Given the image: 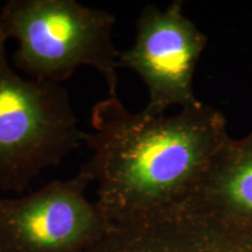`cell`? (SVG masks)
<instances>
[{
    "label": "cell",
    "instance_id": "cell-1",
    "mask_svg": "<svg viewBox=\"0 0 252 252\" xmlns=\"http://www.w3.org/2000/svg\"><path fill=\"white\" fill-rule=\"evenodd\" d=\"M83 133L93 156L81 167L97 184V206L110 225L174 202L188 193L230 139L223 113L201 102L173 116L132 113L108 96Z\"/></svg>",
    "mask_w": 252,
    "mask_h": 252
},
{
    "label": "cell",
    "instance_id": "cell-2",
    "mask_svg": "<svg viewBox=\"0 0 252 252\" xmlns=\"http://www.w3.org/2000/svg\"><path fill=\"white\" fill-rule=\"evenodd\" d=\"M116 18L76 0H8L0 9V41L15 39L14 67L32 80L61 82L80 67L100 72L110 97H118Z\"/></svg>",
    "mask_w": 252,
    "mask_h": 252
},
{
    "label": "cell",
    "instance_id": "cell-3",
    "mask_svg": "<svg viewBox=\"0 0 252 252\" xmlns=\"http://www.w3.org/2000/svg\"><path fill=\"white\" fill-rule=\"evenodd\" d=\"M70 94L61 84L14 71L0 41V189L18 195L83 144Z\"/></svg>",
    "mask_w": 252,
    "mask_h": 252
},
{
    "label": "cell",
    "instance_id": "cell-4",
    "mask_svg": "<svg viewBox=\"0 0 252 252\" xmlns=\"http://www.w3.org/2000/svg\"><path fill=\"white\" fill-rule=\"evenodd\" d=\"M89 174L80 169L14 198H0V252H89L111 228L86 197Z\"/></svg>",
    "mask_w": 252,
    "mask_h": 252
},
{
    "label": "cell",
    "instance_id": "cell-5",
    "mask_svg": "<svg viewBox=\"0 0 252 252\" xmlns=\"http://www.w3.org/2000/svg\"><path fill=\"white\" fill-rule=\"evenodd\" d=\"M207 46V36L184 13L175 0L161 11L147 5L140 11L132 47L119 52L118 68L132 70L149 93L144 112L161 116L171 106L201 103L193 90L196 64Z\"/></svg>",
    "mask_w": 252,
    "mask_h": 252
},
{
    "label": "cell",
    "instance_id": "cell-6",
    "mask_svg": "<svg viewBox=\"0 0 252 252\" xmlns=\"http://www.w3.org/2000/svg\"><path fill=\"white\" fill-rule=\"evenodd\" d=\"M89 252H252V219L185 195L111 226Z\"/></svg>",
    "mask_w": 252,
    "mask_h": 252
},
{
    "label": "cell",
    "instance_id": "cell-7",
    "mask_svg": "<svg viewBox=\"0 0 252 252\" xmlns=\"http://www.w3.org/2000/svg\"><path fill=\"white\" fill-rule=\"evenodd\" d=\"M185 195L252 219V133L242 139L230 138Z\"/></svg>",
    "mask_w": 252,
    "mask_h": 252
}]
</instances>
